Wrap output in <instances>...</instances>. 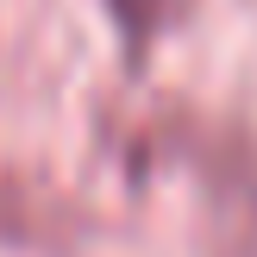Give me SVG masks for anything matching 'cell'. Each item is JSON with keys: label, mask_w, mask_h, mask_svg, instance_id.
<instances>
[{"label": "cell", "mask_w": 257, "mask_h": 257, "mask_svg": "<svg viewBox=\"0 0 257 257\" xmlns=\"http://www.w3.org/2000/svg\"><path fill=\"white\" fill-rule=\"evenodd\" d=\"M182 13H188V0H107V19H113V32H119L125 57H151V44H157Z\"/></svg>", "instance_id": "obj_3"}, {"label": "cell", "mask_w": 257, "mask_h": 257, "mask_svg": "<svg viewBox=\"0 0 257 257\" xmlns=\"http://www.w3.org/2000/svg\"><path fill=\"white\" fill-rule=\"evenodd\" d=\"M195 176L207 195V232L220 238V257H245L257 245V138L220 125L207 151H195Z\"/></svg>", "instance_id": "obj_1"}, {"label": "cell", "mask_w": 257, "mask_h": 257, "mask_svg": "<svg viewBox=\"0 0 257 257\" xmlns=\"http://www.w3.org/2000/svg\"><path fill=\"white\" fill-rule=\"evenodd\" d=\"M75 238V207L57 201L38 176L0 163V245L7 251H63Z\"/></svg>", "instance_id": "obj_2"}]
</instances>
